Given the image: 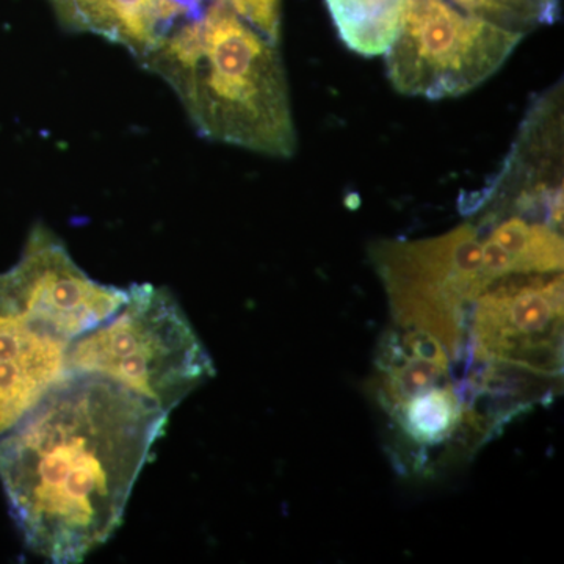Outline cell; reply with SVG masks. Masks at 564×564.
<instances>
[{
    "label": "cell",
    "mask_w": 564,
    "mask_h": 564,
    "mask_svg": "<svg viewBox=\"0 0 564 564\" xmlns=\"http://www.w3.org/2000/svg\"><path fill=\"white\" fill-rule=\"evenodd\" d=\"M170 414L122 386L77 375L0 436V485L25 547L85 562L124 521Z\"/></svg>",
    "instance_id": "cell-1"
},
{
    "label": "cell",
    "mask_w": 564,
    "mask_h": 564,
    "mask_svg": "<svg viewBox=\"0 0 564 564\" xmlns=\"http://www.w3.org/2000/svg\"><path fill=\"white\" fill-rule=\"evenodd\" d=\"M278 46L221 0H210L140 65L172 87L204 139L291 159L296 129Z\"/></svg>",
    "instance_id": "cell-2"
},
{
    "label": "cell",
    "mask_w": 564,
    "mask_h": 564,
    "mask_svg": "<svg viewBox=\"0 0 564 564\" xmlns=\"http://www.w3.org/2000/svg\"><path fill=\"white\" fill-rule=\"evenodd\" d=\"M126 288L84 272L44 223L0 273V436L69 380L73 344L111 317Z\"/></svg>",
    "instance_id": "cell-3"
},
{
    "label": "cell",
    "mask_w": 564,
    "mask_h": 564,
    "mask_svg": "<svg viewBox=\"0 0 564 564\" xmlns=\"http://www.w3.org/2000/svg\"><path fill=\"white\" fill-rule=\"evenodd\" d=\"M69 370L106 378L169 414L215 377L176 296L148 282L129 285L120 310L73 344Z\"/></svg>",
    "instance_id": "cell-4"
},
{
    "label": "cell",
    "mask_w": 564,
    "mask_h": 564,
    "mask_svg": "<svg viewBox=\"0 0 564 564\" xmlns=\"http://www.w3.org/2000/svg\"><path fill=\"white\" fill-rule=\"evenodd\" d=\"M370 261L402 329L434 337L458 361L474 304L492 284L484 267V236L474 223L422 240H381Z\"/></svg>",
    "instance_id": "cell-5"
},
{
    "label": "cell",
    "mask_w": 564,
    "mask_h": 564,
    "mask_svg": "<svg viewBox=\"0 0 564 564\" xmlns=\"http://www.w3.org/2000/svg\"><path fill=\"white\" fill-rule=\"evenodd\" d=\"M525 35L467 13L448 0H406L386 73L400 95L448 99L494 76Z\"/></svg>",
    "instance_id": "cell-6"
},
{
    "label": "cell",
    "mask_w": 564,
    "mask_h": 564,
    "mask_svg": "<svg viewBox=\"0 0 564 564\" xmlns=\"http://www.w3.org/2000/svg\"><path fill=\"white\" fill-rule=\"evenodd\" d=\"M473 355L480 362L558 378L563 367V273L510 274L474 304Z\"/></svg>",
    "instance_id": "cell-7"
},
{
    "label": "cell",
    "mask_w": 564,
    "mask_h": 564,
    "mask_svg": "<svg viewBox=\"0 0 564 564\" xmlns=\"http://www.w3.org/2000/svg\"><path fill=\"white\" fill-rule=\"evenodd\" d=\"M563 84L541 93L500 172L464 203L481 223L503 217L563 228Z\"/></svg>",
    "instance_id": "cell-8"
},
{
    "label": "cell",
    "mask_w": 564,
    "mask_h": 564,
    "mask_svg": "<svg viewBox=\"0 0 564 564\" xmlns=\"http://www.w3.org/2000/svg\"><path fill=\"white\" fill-rule=\"evenodd\" d=\"M210 0H50L63 29L91 33L143 61L180 22Z\"/></svg>",
    "instance_id": "cell-9"
},
{
    "label": "cell",
    "mask_w": 564,
    "mask_h": 564,
    "mask_svg": "<svg viewBox=\"0 0 564 564\" xmlns=\"http://www.w3.org/2000/svg\"><path fill=\"white\" fill-rule=\"evenodd\" d=\"M408 445L433 448L447 443L462 426L474 430L458 386L443 381L386 411ZM477 433V432H475Z\"/></svg>",
    "instance_id": "cell-10"
},
{
    "label": "cell",
    "mask_w": 564,
    "mask_h": 564,
    "mask_svg": "<svg viewBox=\"0 0 564 564\" xmlns=\"http://www.w3.org/2000/svg\"><path fill=\"white\" fill-rule=\"evenodd\" d=\"M477 228L510 256L514 274L563 272L562 229L521 217L478 223Z\"/></svg>",
    "instance_id": "cell-11"
},
{
    "label": "cell",
    "mask_w": 564,
    "mask_h": 564,
    "mask_svg": "<svg viewBox=\"0 0 564 564\" xmlns=\"http://www.w3.org/2000/svg\"><path fill=\"white\" fill-rule=\"evenodd\" d=\"M406 0H326L348 50L364 57L384 55L400 31Z\"/></svg>",
    "instance_id": "cell-12"
},
{
    "label": "cell",
    "mask_w": 564,
    "mask_h": 564,
    "mask_svg": "<svg viewBox=\"0 0 564 564\" xmlns=\"http://www.w3.org/2000/svg\"><path fill=\"white\" fill-rule=\"evenodd\" d=\"M467 13L499 28L527 35L534 29L555 24L562 0H448Z\"/></svg>",
    "instance_id": "cell-13"
},
{
    "label": "cell",
    "mask_w": 564,
    "mask_h": 564,
    "mask_svg": "<svg viewBox=\"0 0 564 564\" xmlns=\"http://www.w3.org/2000/svg\"><path fill=\"white\" fill-rule=\"evenodd\" d=\"M274 44L281 41V0H221Z\"/></svg>",
    "instance_id": "cell-14"
}]
</instances>
